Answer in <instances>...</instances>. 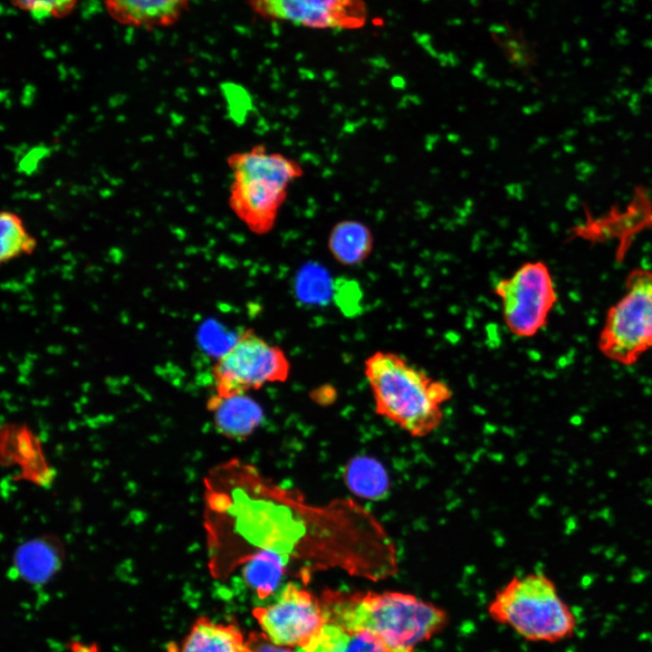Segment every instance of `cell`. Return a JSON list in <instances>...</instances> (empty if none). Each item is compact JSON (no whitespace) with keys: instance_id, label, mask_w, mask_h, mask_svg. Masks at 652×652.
<instances>
[{"instance_id":"cell-1","label":"cell","mask_w":652,"mask_h":652,"mask_svg":"<svg viewBox=\"0 0 652 652\" xmlns=\"http://www.w3.org/2000/svg\"><path fill=\"white\" fill-rule=\"evenodd\" d=\"M210 478L208 523L216 573L227 574L266 553L288 567L304 562L379 578L369 562V546L376 547L383 533L357 503L311 504L238 460L218 466Z\"/></svg>"},{"instance_id":"cell-2","label":"cell","mask_w":652,"mask_h":652,"mask_svg":"<svg viewBox=\"0 0 652 652\" xmlns=\"http://www.w3.org/2000/svg\"><path fill=\"white\" fill-rule=\"evenodd\" d=\"M376 413L413 437H425L442 423L450 386L394 351L377 350L364 361Z\"/></svg>"},{"instance_id":"cell-3","label":"cell","mask_w":652,"mask_h":652,"mask_svg":"<svg viewBox=\"0 0 652 652\" xmlns=\"http://www.w3.org/2000/svg\"><path fill=\"white\" fill-rule=\"evenodd\" d=\"M321 604L328 621L350 629L370 630L394 647L415 650L448 622L442 608L402 591H328Z\"/></svg>"},{"instance_id":"cell-4","label":"cell","mask_w":652,"mask_h":652,"mask_svg":"<svg viewBox=\"0 0 652 652\" xmlns=\"http://www.w3.org/2000/svg\"><path fill=\"white\" fill-rule=\"evenodd\" d=\"M226 165L231 171L227 197L230 210L251 233L269 234L290 187L304 175L303 166L262 143L231 152Z\"/></svg>"},{"instance_id":"cell-5","label":"cell","mask_w":652,"mask_h":652,"mask_svg":"<svg viewBox=\"0 0 652 652\" xmlns=\"http://www.w3.org/2000/svg\"><path fill=\"white\" fill-rule=\"evenodd\" d=\"M488 614L532 642L556 643L573 636L577 620L546 576L513 577L494 595Z\"/></svg>"},{"instance_id":"cell-6","label":"cell","mask_w":652,"mask_h":652,"mask_svg":"<svg viewBox=\"0 0 652 652\" xmlns=\"http://www.w3.org/2000/svg\"><path fill=\"white\" fill-rule=\"evenodd\" d=\"M598 348L607 359L635 364L652 349V271L631 270L623 296L607 312Z\"/></svg>"},{"instance_id":"cell-7","label":"cell","mask_w":652,"mask_h":652,"mask_svg":"<svg viewBox=\"0 0 652 652\" xmlns=\"http://www.w3.org/2000/svg\"><path fill=\"white\" fill-rule=\"evenodd\" d=\"M290 371V360L280 346L267 341L254 329H246L218 357L212 376L216 395L231 397L284 382Z\"/></svg>"},{"instance_id":"cell-8","label":"cell","mask_w":652,"mask_h":652,"mask_svg":"<svg viewBox=\"0 0 652 652\" xmlns=\"http://www.w3.org/2000/svg\"><path fill=\"white\" fill-rule=\"evenodd\" d=\"M502 304L503 322L513 336L532 338L543 329L558 296L548 265L542 261L521 264L493 288Z\"/></svg>"},{"instance_id":"cell-9","label":"cell","mask_w":652,"mask_h":652,"mask_svg":"<svg viewBox=\"0 0 652 652\" xmlns=\"http://www.w3.org/2000/svg\"><path fill=\"white\" fill-rule=\"evenodd\" d=\"M254 615L268 638L278 646H303L328 621L322 604L305 589L286 583Z\"/></svg>"},{"instance_id":"cell-10","label":"cell","mask_w":652,"mask_h":652,"mask_svg":"<svg viewBox=\"0 0 652 652\" xmlns=\"http://www.w3.org/2000/svg\"><path fill=\"white\" fill-rule=\"evenodd\" d=\"M259 17L311 29L350 30L366 20L362 0H247Z\"/></svg>"},{"instance_id":"cell-11","label":"cell","mask_w":652,"mask_h":652,"mask_svg":"<svg viewBox=\"0 0 652 652\" xmlns=\"http://www.w3.org/2000/svg\"><path fill=\"white\" fill-rule=\"evenodd\" d=\"M215 426L223 436L232 439H244L261 425L264 411L247 394L231 397L216 395L208 402Z\"/></svg>"},{"instance_id":"cell-12","label":"cell","mask_w":652,"mask_h":652,"mask_svg":"<svg viewBox=\"0 0 652 652\" xmlns=\"http://www.w3.org/2000/svg\"><path fill=\"white\" fill-rule=\"evenodd\" d=\"M189 0H105L110 14L118 22L155 27L174 24Z\"/></svg>"},{"instance_id":"cell-13","label":"cell","mask_w":652,"mask_h":652,"mask_svg":"<svg viewBox=\"0 0 652 652\" xmlns=\"http://www.w3.org/2000/svg\"><path fill=\"white\" fill-rule=\"evenodd\" d=\"M327 247L333 259L346 266L362 264L374 247L370 228L357 219L335 223L328 235Z\"/></svg>"},{"instance_id":"cell-14","label":"cell","mask_w":652,"mask_h":652,"mask_svg":"<svg viewBox=\"0 0 652 652\" xmlns=\"http://www.w3.org/2000/svg\"><path fill=\"white\" fill-rule=\"evenodd\" d=\"M175 652H246L240 631L233 625L197 620Z\"/></svg>"},{"instance_id":"cell-15","label":"cell","mask_w":652,"mask_h":652,"mask_svg":"<svg viewBox=\"0 0 652 652\" xmlns=\"http://www.w3.org/2000/svg\"><path fill=\"white\" fill-rule=\"evenodd\" d=\"M345 480L355 494L365 499L382 498L388 489V477L384 467L368 456H358L348 463Z\"/></svg>"},{"instance_id":"cell-16","label":"cell","mask_w":652,"mask_h":652,"mask_svg":"<svg viewBox=\"0 0 652 652\" xmlns=\"http://www.w3.org/2000/svg\"><path fill=\"white\" fill-rule=\"evenodd\" d=\"M59 557L55 548L43 541H33L20 547L15 567L32 583H43L57 570Z\"/></svg>"},{"instance_id":"cell-17","label":"cell","mask_w":652,"mask_h":652,"mask_svg":"<svg viewBox=\"0 0 652 652\" xmlns=\"http://www.w3.org/2000/svg\"><path fill=\"white\" fill-rule=\"evenodd\" d=\"M288 566L271 554H259L243 565V577L258 599H265L273 594Z\"/></svg>"},{"instance_id":"cell-18","label":"cell","mask_w":652,"mask_h":652,"mask_svg":"<svg viewBox=\"0 0 652 652\" xmlns=\"http://www.w3.org/2000/svg\"><path fill=\"white\" fill-rule=\"evenodd\" d=\"M0 256L2 261L9 260L22 252L29 250L34 241L26 234L22 221L15 215L3 212L0 216Z\"/></svg>"},{"instance_id":"cell-19","label":"cell","mask_w":652,"mask_h":652,"mask_svg":"<svg viewBox=\"0 0 652 652\" xmlns=\"http://www.w3.org/2000/svg\"><path fill=\"white\" fill-rule=\"evenodd\" d=\"M296 652H350V630L340 624L327 621Z\"/></svg>"},{"instance_id":"cell-20","label":"cell","mask_w":652,"mask_h":652,"mask_svg":"<svg viewBox=\"0 0 652 652\" xmlns=\"http://www.w3.org/2000/svg\"><path fill=\"white\" fill-rule=\"evenodd\" d=\"M34 18L43 20L62 17L71 13L78 0H12Z\"/></svg>"},{"instance_id":"cell-21","label":"cell","mask_w":652,"mask_h":652,"mask_svg":"<svg viewBox=\"0 0 652 652\" xmlns=\"http://www.w3.org/2000/svg\"><path fill=\"white\" fill-rule=\"evenodd\" d=\"M246 652H296L288 648L280 647L274 645L268 637L252 633L244 643Z\"/></svg>"}]
</instances>
